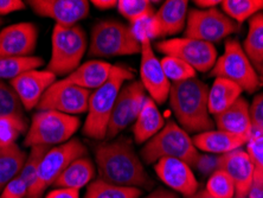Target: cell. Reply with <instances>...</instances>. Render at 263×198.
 <instances>
[{
    "instance_id": "cell-1",
    "label": "cell",
    "mask_w": 263,
    "mask_h": 198,
    "mask_svg": "<svg viewBox=\"0 0 263 198\" xmlns=\"http://www.w3.org/2000/svg\"><path fill=\"white\" fill-rule=\"evenodd\" d=\"M99 179L107 183L149 190L154 182L135 153L128 138L99 142L94 147Z\"/></svg>"
},
{
    "instance_id": "cell-2",
    "label": "cell",
    "mask_w": 263,
    "mask_h": 198,
    "mask_svg": "<svg viewBox=\"0 0 263 198\" xmlns=\"http://www.w3.org/2000/svg\"><path fill=\"white\" fill-rule=\"evenodd\" d=\"M209 89L197 77L171 84L170 106L180 127L187 133L199 134L215 127L209 112Z\"/></svg>"
},
{
    "instance_id": "cell-3",
    "label": "cell",
    "mask_w": 263,
    "mask_h": 198,
    "mask_svg": "<svg viewBox=\"0 0 263 198\" xmlns=\"http://www.w3.org/2000/svg\"><path fill=\"white\" fill-rule=\"evenodd\" d=\"M132 80H134V74L128 67L123 64L113 65L107 82L91 93L83 134L95 140L106 139L108 123L119 93L123 83Z\"/></svg>"
},
{
    "instance_id": "cell-4",
    "label": "cell",
    "mask_w": 263,
    "mask_h": 198,
    "mask_svg": "<svg viewBox=\"0 0 263 198\" xmlns=\"http://www.w3.org/2000/svg\"><path fill=\"white\" fill-rule=\"evenodd\" d=\"M199 156L193 139L175 121L170 120L162 130L145 143L141 158L146 164H154L162 158H176L193 168Z\"/></svg>"
},
{
    "instance_id": "cell-5",
    "label": "cell",
    "mask_w": 263,
    "mask_h": 198,
    "mask_svg": "<svg viewBox=\"0 0 263 198\" xmlns=\"http://www.w3.org/2000/svg\"><path fill=\"white\" fill-rule=\"evenodd\" d=\"M87 45V33L82 26L55 25L51 37V58L46 70L56 76L70 75L81 65Z\"/></svg>"
},
{
    "instance_id": "cell-6",
    "label": "cell",
    "mask_w": 263,
    "mask_h": 198,
    "mask_svg": "<svg viewBox=\"0 0 263 198\" xmlns=\"http://www.w3.org/2000/svg\"><path fill=\"white\" fill-rule=\"evenodd\" d=\"M81 126V120L75 115H68L55 111H40L33 115L26 132L24 146L62 145L71 140Z\"/></svg>"
},
{
    "instance_id": "cell-7",
    "label": "cell",
    "mask_w": 263,
    "mask_h": 198,
    "mask_svg": "<svg viewBox=\"0 0 263 198\" xmlns=\"http://www.w3.org/2000/svg\"><path fill=\"white\" fill-rule=\"evenodd\" d=\"M141 52V43L132 32L130 26L117 21H103L91 30L89 56L115 57Z\"/></svg>"
},
{
    "instance_id": "cell-8",
    "label": "cell",
    "mask_w": 263,
    "mask_h": 198,
    "mask_svg": "<svg viewBox=\"0 0 263 198\" xmlns=\"http://www.w3.org/2000/svg\"><path fill=\"white\" fill-rule=\"evenodd\" d=\"M88 154L87 147L80 139H71L62 145L51 147L42 159L37 179L25 198H42L49 186L55 184L59 177L73 160Z\"/></svg>"
},
{
    "instance_id": "cell-9",
    "label": "cell",
    "mask_w": 263,
    "mask_h": 198,
    "mask_svg": "<svg viewBox=\"0 0 263 198\" xmlns=\"http://www.w3.org/2000/svg\"><path fill=\"white\" fill-rule=\"evenodd\" d=\"M211 75L229 80L248 93H254L261 85L260 76L237 40L227 41L223 55L216 61Z\"/></svg>"
},
{
    "instance_id": "cell-10",
    "label": "cell",
    "mask_w": 263,
    "mask_h": 198,
    "mask_svg": "<svg viewBox=\"0 0 263 198\" xmlns=\"http://www.w3.org/2000/svg\"><path fill=\"white\" fill-rule=\"evenodd\" d=\"M237 30V23L216 7L208 10H190L185 37L214 44Z\"/></svg>"
},
{
    "instance_id": "cell-11",
    "label": "cell",
    "mask_w": 263,
    "mask_h": 198,
    "mask_svg": "<svg viewBox=\"0 0 263 198\" xmlns=\"http://www.w3.org/2000/svg\"><path fill=\"white\" fill-rule=\"evenodd\" d=\"M157 49L165 56L180 58L196 71L206 73L214 68L217 61V50L210 43L192 38H172L157 44Z\"/></svg>"
},
{
    "instance_id": "cell-12",
    "label": "cell",
    "mask_w": 263,
    "mask_h": 198,
    "mask_svg": "<svg viewBox=\"0 0 263 198\" xmlns=\"http://www.w3.org/2000/svg\"><path fill=\"white\" fill-rule=\"evenodd\" d=\"M146 99V91L140 81H130L123 85L111 112L106 139L111 140L134 122L140 114Z\"/></svg>"
},
{
    "instance_id": "cell-13",
    "label": "cell",
    "mask_w": 263,
    "mask_h": 198,
    "mask_svg": "<svg viewBox=\"0 0 263 198\" xmlns=\"http://www.w3.org/2000/svg\"><path fill=\"white\" fill-rule=\"evenodd\" d=\"M91 91L81 88L67 80L56 81L44 93L37 108L40 111H55L68 115L82 114L88 112Z\"/></svg>"
},
{
    "instance_id": "cell-14",
    "label": "cell",
    "mask_w": 263,
    "mask_h": 198,
    "mask_svg": "<svg viewBox=\"0 0 263 198\" xmlns=\"http://www.w3.org/2000/svg\"><path fill=\"white\" fill-rule=\"evenodd\" d=\"M141 43V62L140 77L141 84L145 91L148 92L149 98L158 104L166 102L170 95L171 82L167 80L161 62L153 51L152 42L149 38H142Z\"/></svg>"
},
{
    "instance_id": "cell-15",
    "label": "cell",
    "mask_w": 263,
    "mask_h": 198,
    "mask_svg": "<svg viewBox=\"0 0 263 198\" xmlns=\"http://www.w3.org/2000/svg\"><path fill=\"white\" fill-rule=\"evenodd\" d=\"M154 171L162 183L185 198H196L198 181L191 166L176 158H162L154 165Z\"/></svg>"
},
{
    "instance_id": "cell-16",
    "label": "cell",
    "mask_w": 263,
    "mask_h": 198,
    "mask_svg": "<svg viewBox=\"0 0 263 198\" xmlns=\"http://www.w3.org/2000/svg\"><path fill=\"white\" fill-rule=\"evenodd\" d=\"M28 4L36 14L51 18L56 25L65 28L77 25L88 17L90 10L87 0H30Z\"/></svg>"
},
{
    "instance_id": "cell-17",
    "label": "cell",
    "mask_w": 263,
    "mask_h": 198,
    "mask_svg": "<svg viewBox=\"0 0 263 198\" xmlns=\"http://www.w3.org/2000/svg\"><path fill=\"white\" fill-rule=\"evenodd\" d=\"M38 29L23 22L0 31V57H30L37 46Z\"/></svg>"
},
{
    "instance_id": "cell-18",
    "label": "cell",
    "mask_w": 263,
    "mask_h": 198,
    "mask_svg": "<svg viewBox=\"0 0 263 198\" xmlns=\"http://www.w3.org/2000/svg\"><path fill=\"white\" fill-rule=\"evenodd\" d=\"M56 82V75L45 70L32 69L21 74L12 81L10 85L21 100L23 107L31 111L38 106L44 93Z\"/></svg>"
},
{
    "instance_id": "cell-19",
    "label": "cell",
    "mask_w": 263,
    "mask_h": 198,
    "mask_svg": "<svg viewBox=\"0 0 263 198\" xmlns=\"http://www.w3.org/2000/svg\"><path fill=\"white\" fill-rule=\"evenodd\" d=\"M219 170H223L234 182L236 197H248L254 182L255 165L247 151L238 149L222 154Z\"/></svg>"
},
{
    "instance_id": "cell-20",
    "label": "cell",
    "mask_w": 263,
    "mask_h": 198,
    "mask_svg": "<svg viewBox=\"0 0 263 198\" xmlns=\"http://www.w3.org/2000/svg\"><path fill=\"white\" fill-rule=\"evenodd\" d=\"M249 107L248 101L241 96L229 108L214 116V122L217 126V130L239 135L249 140L253 135Z\"/></svg>"
},
{
    "instance_id": "cell-21",
    "label": "cell",
    "mask_w": 263,
    "mask_h": 198,
    "mask_svg": "<svg viewBox=\"0 0 263 198\" xmlns=\"http://www.w3.org/2000/svg\"><path fill=\"white\" fill-rule=\"evenodd\" d=\"M248 141L249 140L247 138L220 130L203 132V133L197 134L193 138V143H195L197 150L203 151L205 153L217 154V156H222V154H227L235 150L241 149L243 145H247Z\"/></svg>"
},
{
    "instance_id": "cell-22",
    "label": "cell",
    "mask_w": 263,
    "mask_h": 198,
    "mask_svg": "<svg viewBox=\"0 0 263 198\" xmlns=\"http://www.w3.org/2000/svg\"><path fill=\"white\" fill-rule=\"evenodd\" d=\"M111 69H113V64L108 62L96 60L88 61L65 77V80L81 88L94 92L107 82Z\"/></svg>"
},
{
    "instance_id": "cell-23",
    "label": "cell",
    "mask_w": 263,
    "mask_h": 198,
    "mask_svg": "<svg viewBox=\"0 0 263 198\" xmlns=\"http://www.w3.org/2000/svg\"><path fill=\"white\" fill-rule=\"evenodd\" d=\"M189 3L186 0H167L157 11L156 17L160 37L172 36L184 30L187 21Z\"/></svg>"
},
{
    "instance_id": "cell-24",
    "label": "cell",
    "mask_w": 263,
    "mask_h": 198,
    "mask_svg": "<svg viewBox=\"0 0 263 198\" xmlns=\"http://www.w3.org/2000/svg\"><path fill=\"white\" fill-rule=\"evenodd\" d=\"M165 126L164 116L160 113L157 103L147 98L140 114L134 121L133 135L137 143H144L152 139Z\"/></svg>"
},
{
    "instance_id": "cell-25",
    "label": "cell",
    "mask_w": 263,
    "mask_h": 198,
    "mask_svg": "<svg viewBox=\"0 0 263 198\" xmlns=\"http://www.w3.org/2000/svg\"><path fill=\"white\" fill-rule=\"evenodd\" d=\"M95 166L92 161L86 157H81L73 160L64 172L55 182L56 188L81 190L91 183L95 177Z\"/></svg>"
},
{
    "instance_id": "cell-26",
    "label": "cell",
    "mask_w": 263,
    "mask_h": 198,
    "mask_svg": "<svg viewBox=\"0 0 263 198\" xmlns=\"http://www.w3.org/2000/svg\"><path fill=\"white\" fill-rule=\"evenodd\" d=\"M242 89L229 80L216 77L211 88L209 89V112L217 115L234 104L241 98Z\"/></svg>"
},
{
    "instance_id": "cell-27",
    "label": "cell",
    "mask_w": 263,
    "mask_h": 198,
    "mask_svg": "<svg viewBox=\"0 0 263 198\" xmlns=\"http://www.w3.org/2000/svg\"><path fill=\"white\" fill-rule=\"evenodd\" d=\"M26 158L28 154L17 143L0 145V192L11 179L18 176Z\"/></svg>"
},
{
    "instance_id": "cell-28",
    "label": "cell",
    "mask_w": 263,
    "mask_h": 198,
    "mask_svg": "<svg viewBox=\"0 0 263 198\" xmlns=\"http://www.w3.org/2000/svg\"><path fill=\"white\" fill-rule=\"evenodd\" d=\"M243 50L253 65H263V13H257L249 19L248 33L243 43Z\"/></svg>"
},
{
    "instance_id": "cell-29",
    "label": "cell",
    "mask_w": 263,
    "mask_h": 198,
    "mask_svg": "<svg viewBox=\"0 0 263 198\" xmlns=\"http://www.w3.org/2000/svg\"><path fill=\"white\" fill-rule=\"evenodd\" d=\"M142 190L107 183L96 179L88 185L84 198H140Z\"/></svg>"
},
{
    "instance_id": "cell-30",
    "label": "cell",
    "mask_w": 263,
    "mask_h": 198,
    "mask_svg": "<svg viewBox=\"0 0 263 198\" xmlns=\"http://www.w3.org/2000/svg\"><path fill=\"white\" fill-rule=\"evenodd\" d=\"M44 64L42 57H0V81H12L21 74L38 69Z\"/></svg>"
},
{
    "instance_id": "cell-31",
    "label": "cell",
    "mask_w": 263,
    "mask_h": 198,
    "mask_svg": "<svg viewBox=\"0 0 263 198\" xmlns=\"http://www.w3.org/2000/svg\"><path fill=\"white\" fill-rule=\"evenodd\" d=\"M223 12L237 24H242L247 19L263 10V0H223L220 2Z\"/></svg>"
},
{
    "instance_id": "cell-32",
    "label": "cell",
    "mask_w": 263,
    "mask_h": 198,
    "mask_svg": "<svg viewBox=\"0 0 263 198\" xmlns=\"http://www.w3.org/2000/svg\"><path fill=\"white\" fill-rule=\"evenodd\" d=\"M161 62L162 70H164L166 77L170 82L178 83L183 82V81L195 79L196 77V70L191 65L185 63L180 58L175 56H165Z\"/></svg>"
},
{
    "instance_id": "cell-33",
    "label": "cell",
    "mask_w": 263,
    "mask_h": 198,
    "mask_svg": "<svg viewBox=\"0 0 263 198\" xmlns=\"http://www.w3.org/2000/svg\"><path fill=\"white\" fill-rule=\"evenodd\" d=\"M23 108L24 107L12 87L0 81V119H25Z\"/></svg>"
},
{
    "instance_id": "cell-34",
    "label": "cell",
    "mask_w": 263,
    "mask_h": 198,
    "mask_svg": "<svg viewBox=\"0 0 263 198\" xmlns=\"http://www.w3.org/2000/svg\"><path fill=\"white\" fill-rule=\"evenodd\" d=\"M117 7L119 13L129 21L130 24L156 14L152 3L148 0H119Z\"/></svg>"
},
{
    "instance_id": "cell-35",
    "label": "cell",
    "mask_w": 263,
    "mask_h": 198,
    "mask_svg": "<svg viewBox=\"0 0 263 198\" xmlns=\"http://www.w3.org/2000/svg\"><path fill=\"white\" fill-rule=\"evenodd\" d=\"M205 192L212 198H234L236 196L234 182L223 170L216 171L209 177Z\"/></svg>"
},
{
    "instance_id": "cell-36",
    "label": "cell",
    "mask_w": 263,
    "mask_h": 198,
    "mask_svg": "<svg viewBox=\"0 0 263 198\" xmlns=\"http://www.w3.org/2000/svg\"><path fill=\"white\" fill-rule=\"evenodd\" d=\"M51 149L49 146H34L31 147L30 153L26 158L25 164L23 166L19 176H21L26 184L29 186V191L34 185V182L37 179V172L40 169L42 159L48 153V151Z\"/></svg>"
},
{
    "instance_id": "cell-37",
    "label": "cell",
    "mask_w": 263,
    "mask_h": 198,
    "mask_svg": "<svg viewBox=\"0 0 263 198\" xmlns=\"http://www.w3.org/2000/svg\"><path fill=\"white\" fill-rule=\"evenodd\" d=\"M28 123L25 119L2 118L0 119V145L15 143L19 135L26 132Z\"/></svg>"
},
{
    "instance_id": "cell-38",
    "label": "cell",
    "mask_w": 263,
    "mask_h": 198,
    "mask_svg": "<svg viewBox=\"0 0 263 198\" xmlns=\"http://www.w3.org/2000/svg\"><path fill=\"white\" fill-rule=\"evenodd\" d=\"M130 30L139 42L142 38H149L152 41L153 38L160 37L159 25H158V22L154 15L142 18L140 21L130 24Z\"/></svg>"
},
{
    "instance_id": "cell-39",
    "label": "cell",
    "mask_w": 263,
    "mask_h": 198,
    "mask_svg": "<svg viewBox=\"0 0 263 198\" xmlns=\"http://www.w3.org/2000/svg\"><path fill=\"white\" fill-rule=\"evenodd\" d=\"M253 134L263 135V93L255 96L249 107Z\"/></svg>"
},
{
    "instance_id": "cell-40",
    "label": "cell",
    "mask_w": 263,
    "mask_h": 198,
    "mask_svg": "<svg viewBox=\"0 0 263 198\" xmlns=\"http://www.w3.org/2000/svg\"><path fill=\"white\" fill-rule=\"evenodd\" d=\"M29 192V186L19 176L14 177L7 183L0 193V198H25Z\"/></svg>"
},
{
    "instance_id": "cell-41",
    "label": "cell",
    "mask_w": 263,
    "mask_h": 198,
    "mask_svg": "<svg viewBox=\"0 0 263 198\" xmlns=\"http://www.w3.org/2000/svg\"><path fill=\"white\" fill-rule=\"evenodd\" d=\"M220 166V156L211 153H199L198 158H197L196 164L193 168L198 170L202 174H206V176H211L216 171L219 170Z\"/></svg>"
},
{
    "instance_id": "cell-42",
    "label": "cell",
    "mask_w": 263,
    "mask_h": 198,
    "mask_svg": "<svg viewBox=\"0 0 263 198\" xmlns=\"http://www.w3.org/2000/svg\"><path fill=\"white\" fill-rule=\"evenodd\" d=\"M247 152L253 160L255 169L263 171V135L253 134L247 142Z\"/></svg>"
},
{
    "instance_id": "cell-43",
    "label": "cell",
    "mask_w": 263,
    "mask_h": 198,
    "mask_svg": "<svg viewBox=\"0 0 263 198\" xmlns=\"http://www.w3.org/2000/svg\"><path fill=\"white\" fill-rule=\"evenodd\" d=\"M25 3L22 0H0V15H6L24 10Z\"/></svg>"
},
{
    "instance_id": "cell-44",
    "label": "cell",
    "mask_w": 263,
    "mask_h": 198,
    "mask_svg": "<svg viewBox=\"0 0 263 198\" xmlns=\"http://www.w3.org/2000/svg\"><path fill=\"white\" fill-rule=\"evenodd\" d=\"M248 198H263V171L255 169L254 182Z\"/></svg>"
},
{
    "instance_id": "cell-45",
    "label": "cell",
    "mask_w": 263,
    "mask_h": 198,
    "mask_svg": "<svg viewBox=\"0 0 263 198\" xmlns=\"http://www.w3.org/2000/svg\"><path fill=\"white\" fill-rule=\"evenodd\" d=\"M45 198H80V190L56 188L50 191Z\"/></svg>"
},
{
    "instance_id": "cell-46",
    "label": "cell",
    "mask_w": 263,
    "mask_h": 198,
    "mask_svg": "<svg viewBox=\"0 0 263 198\" xmlns=\"http://www.w3.org/2000/svg\"><path fill=\"white\" fill-rule=\"evenodd\" d=\"M145 198H180V197L173 191H170V190H166L164 188H158Z\"/></svg>"
},
{
    "instance_id": "cell-47",
    "label": "cell",
    "mask_w": 263,
    "mask_h": 198,
    "mask_svg": "<svg viewBox=\"0 0 263 198\" xmlns=\"http://www.w3.org/2000/svg\"><path fill=\"white\" fill-rule=\"evenodd\" d=\"M91 4L100 10H109L117 7L118 2L117 0H92Z\"/></svg>"
},
{
    "instance_id": "cell-48",
    "label": "cell",
    "mask_w": 263,
    "mask_h": 198,
    "mask_svg": "<svg viewBox=\"0 0 263 198\" xmlns=\"http://www.w3.org/2000/svg\"><path fill=\"white\" fill-rule=\"evenodd\" d=\"M195 4L198 7H204L205 10L208 9H214V7H216L218 5V4H220L219 0H197V2H195Z\"/></svg>"
},
{
    "instance_id": "cell-49",
    "label": "cell",
    "mask_w": 263,
    "mask_h": 198,
    "mask_svg": "<svg viewBox=\"0 0 263 198\" xmlns=\"http://www.w3.org/2000/svg\"><path fill=\"white\" fill-rule=\"evenodd\" d=\"M196 198H212V197H210L208 195L206 192L205 191H203V192H200V193H198V195H197V197ZM234 198H237V197H234Z\"/></svg>"
},
{
    "instance_id": "cell-50",
    "label": "cell",
    "mask_w": 263,
    "mask_h": 198,
    "mask_svg": "<svg viewBox=\"0 0 263 198\" xmlns=\"http://www.w3.org/2000/svg\"><path fill=\"white\" fill-rule=\"evenodd\" d=\"M0 25H2V18H0Z\"/></svg>"
}]
</instances>
